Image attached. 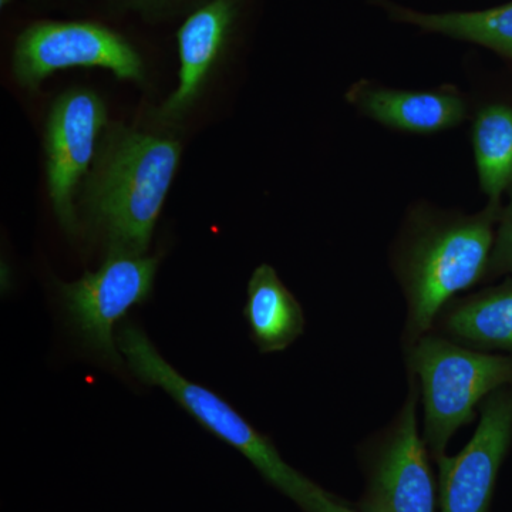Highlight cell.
Wrapping results in <instances>:
<instances>
[{"label":"cell","instance_id":"obj_1","mask_svg":"<svg viewBox=\"0 0 512 512\" xmlns=\"http://www.w3.org/2000/svg\"><path fill=\"white\" fill-rule=\"evenodd\" d=\"M180 158L174 138L126 126L104 133L80 207L109 251L146 255Z\"/></svg>","mask_w":512,"mask_h":512},{"label":"cell","instance_id":"obj_2","mask_svg":"<svg viewBox=\"0 0 512 512\" xmlns=\"http://www.w3.org/2000/svg\"><path fill=\"white\" fill-rule=\"evenodd\" d=\"M501 211V204L488 202L478 214H420L410 222L393 256L407 305L403 349L431 332L458 293L488 278Z\"/></svg>","mask_w":512,"mask_h":512},{"label":"cell","instance_id":"obj_3","mask_svg":"<svg viewBox=\"0 0 512 512\" xmlns=\"http://www.w3.org/2000/svg\"><path fill=\"white\" fill-rule=\"evenodd\" d=\"M116 340L121 356L136 379L164 390L205 430L247 458L266 483L286 495L302 511L306 510L319 485L289 466L268 436L256 430L224 397L177 372L136 323L124 320L117 330Z\"/></svg>","mask_w":512,"mask_h":512},{"label":"cell","instance_id":"obj_4","mask_svg":"<svg viewBox=\"0 0 512 512\" xmlns=\"http://www.w3.org/2000/svg\"><path fill=\"white\" fill-rule=\"evenodd\" d=\"M409 375L419 383L424 407L423 439L439 460L461 427L477 419L480 404L512 384V355L467 348L429 332L404 349Z\"/></svg>","mask_w":512,"mask_h":512},{"label":"cell","instance_id":"obj_5","mask_svg":"<svg viewBox=\"0 0 512 512\" xmlns=\"http://www.w3.org/2000/svg\"><path fill=\"white\" fill-rule=\"evenodd\" d=\"M420 389L409 375V393L396 417L360 447L366 477L357 504L365 512H437L439 485L434 480L429 448L419 431Z\"/></svg>","mask_w":512,"mask_h":512},{"label":"cell","instance_id":"obj_6","mask_svg":"<svg viewBox=\"0 0 512 512\" xmlns=\"http://www.w3.org/2000/svg\"><path fill=\"white\" fill-rule=\"evenodd\" d=\"M110 70L120 80L143 82L146 64L119 30L93 20H37L19 33L13 46L16 82L36 89L60 70Z\"/></svg>","mask_w":512,"mask_h":512},{"label":"cell","instance_id":"obj_7","mask_svg":"<svg viewBox=\"0 0 512 512\" xmlns=\"http://www.w3.org/2000/svg\"><path fill=\"white\" fill-rule=\"evenodd\" d=\"M157 269V256L109 251L96 272L57 285L76 335L89 352L114 369L123 366L114 329L134 306L151 298Z\"/></svg>","mask_w":512,"mask_h":512},{"label":"cell","instance_id":"obj_8","mask_svg":"<svg viewBox=\"0 0 512 512\" xmlns=\"http://www.w3.org/2000/svg\"><path fill=\"white\" fill-rule=\"evenodd\" d=\"M106 126V104L89 89L63 93L47 117V190L57 220L67 234L79 231L74 195L96 160L97 141Z\"/></svg>","mask_w":512,"mask_h":512},{"label":"cell","instance_id":"obj_9","mask_svg":"<svg viewBox=\"0 0 512 512\" xmlns=\"http://www.w3.org/2000/svg\"><path fill=\"white\" fill-rule=\"evenodd\" d=\"M476 433L457 456L439 466L440 512H490L498 474L512 443V384L480 404Z\"/></svg>","mask_w":512,"mask_h":512},{"label":"cell","instance_id":"obj_10","mask_svg":"<svg viewBox=\"0 0 512 512\" xmlns=\"http://www.w3.org/2000/svg\"><path fill=\"white\" fill-rule=\"evenodd\" d=\"M245 0H207L185 18L177 32L178 86L160 116L175 120L200 96L208 77L231 45Z\"/></svg>","mask_w":512,"mask_h":512},{"label":"cell","instance_id":"obj_11","mask_svg":"<svg viewBox=\"0 0 512 512\" xmlns=\"http://www.w3.org/2000/svg\"><path fill=\"white\" fill-rule=\"evenodd\" d=\"M348 100L377 123L410 133L448 130L467 117L466 101L453 90L413 92L359 82L349 90Z\"/></svg>","mask_w":512,"mask_h":512},{"label":"cell","instance_id":"obj_12","mask_svg":"<svg viewBox=\"0 0 512 512\" xmlns=\"http://www.w3.org/2000/svg\"><path fill=\"white\" fill-rule=\"evenodd\" d=\"M431 332L481 352L512 355V279L451 299Z\"/></svg>","mask_w":512,"mask_h":512},{"label":"cell","instance_id":"obj_13","mask_svg":"<svg viewBox=\"0 0 512 512\" xmlns=\"http://www.w3.org/2000/svg\"><path fill=\"white\" fill-rule=\"evenodd\" d=\"M244 318L261 353L282 352L305 332L301 303L271 265H259L249 279Z\"/></svg>","mask_w":512,"mask_h":512},{"label":"cell","instance_id":"obj_14","mask_svg":"<svg viewBox=\"0 0 512 512\" xmlns=\"http://www.w3.org/2000/svg\"><path fill=\"white\" fill-rule=\"evenodd\" d=\"M393 19L512 57V2L478 12L420 13L389 6Z\"/></svg>","mask_w":512,"mask_h":512},{"label":"cell","instance_id":"obj_15","mask_svg":"<svg viewBox=\"0 0 512 512\" xmlns=\"http://www.w3.org/2000/svg\"><path fill=\"white\" fill-rule=\"evenodd\" d=\"M473 150L481 190L488 202L501 204L512 188V107L488 104L473 124Z\"/></svg>","mask_w":512,"mask_h":512},{"label":"cell","instance_id":"obj_16","mask_svg":"<svg viewBox=\"0 0 512 512\" xmlns=\"http://www.w3.org/2000/svg\"><path fill=\"white\" fill-rule=\"evenodd\" d=\"M512 275V191L510 204L501 211L498 229L495 232L493 254H491L488 276Z\"/></svg>","mask_w":512,"mask_h":512},{"label":"cell","instance_id":"obj_17","mask_svg":"<svg viewBox=\"0 0 512 512\" xmlns=\"http://www.w3.org/2000/svg\"><path fill=\"white\" fill-rule=\"evenodd\" d=\"M305 512H365L318 487Z\"/></svg>","mask_w":512,"mask_h":512},{"label":"cell","instance_id":"obj_18","mask_svg":"<svg viewBox=\"0 0 512 512\" xmlns=\"http://www.w3.org/2000/svg\"><path fill=\"white\" fill-rule=\"evenodd\" d=\"M127 5L133 8L143 10H157L171 5V3L178 2V0H123Z\"/></svg>","mask_w":512,"mask_h":512},{"label":"cell","instance_id":"obj_19","mask_svg":"<svg viewBox=\"0 0 512 512\" xmlns=\"http://www.w3.org/2000/svg\"><path fill=\"white\" fill-rule=\"evenodd\" d=\"M13 0H0V6H2V9L8 8L10 3H12Z\"/></svg>","mask_w":512,"mask_h":512}]
</instances>
